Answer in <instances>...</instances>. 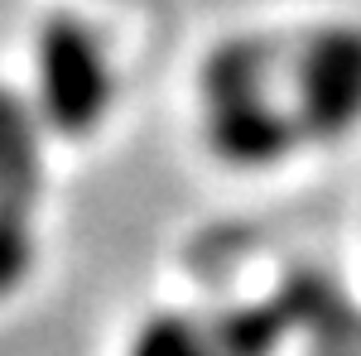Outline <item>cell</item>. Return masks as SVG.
I'll return each mask as SVG.
<instances>
[{
	"label": "cell",
	"mask_w": 361,
	"mask_h": 356,
	"mask_svg": "<svg viewBox=\"0 0 361 356\" xmlns=\"http://www.w3.org/2000/svg\"><path fill=\"white\" fill-rule=\"evenodd\" d=\"M275 78L279 49L260 34L226 39L202 63V135L231 168H270L304 140Z\"/></svg>",
	"instance_id": "obj_1"
},
{
	"label": "cell",
	"mask_w": 361,
	"mask_h": 356,
	"mask_svg": "<svg viewBox=\"0 0 361 356\" xmlns=\"http://www.w3.org/2000/svg\"><path fill=\"white\" fill-rule=\"evenodd\" d=\"M116 102V68L102 29L58 10L34 34V106L54 135H92Z\"/></svg>",
	"instance_id": "obj_2"
},
{
	"label": "cell",
	"mask_w": 361,
	"mask_h": 356,
	"mask_svg": "<svg viewBox=\"0 0 361 356\" xmlns=\"http://www.w3.org/2000/svg\"><path fill=\"white\" fill-rule=\"evenodd\" d=\"M284 73L304 140L337 145L361 125V25L333 20L308 29Z\"/></svg>",
	"instance_id": "obj_3"
},
{
	"label": "cell",
	"mask_w": 361,
	"mask_h": 356,
	"mask_svg": "<svg viewBox=\"0 0 361 356\" xmlns=\"http://www.w3.org/2000/svg\"><path fill=\"white\" fill-rule=\"evenodd\" d=\"M44 130L34 97L0 82V202L34 207L44 188Z\"/></svg>",
	"instance_id": "obj_4"
},
{
	"label": "cell",
	"mask_w": 361,
	"mask_h": 356,
	"mask_svg": "<svg viewBox=\"0 0 361 356\" xmlns=\"http://www.w3.org/2000/svg\"><path fill=\"white\" fill-rule=\"evenodd\" d=\"M207 332L217 342V356H275L294 337L275 294L270 299H250V303H231L222 313H212Z\"/></svg>",
	"instance_id": "obj_5"
},
{
	"label": "cell",
	"mask_w": 361,
	"mask_h": 356,
	"mask_svg": "<svg viewBox=\"0 0 361 356\" xmlns=\"http://www.w3.org/2000/svg\"><path fill=\"white\" fill-rule=\"evenodd\" d=\"M126 356H217V342L207 323H197L188 313H154L135 328Z\"/></svg>",
	"instance_id": "obj_6"
},
{
	"label": "cell",
	"mask_w": 361,
	"mask_h": 356,
	"mask_svg": "<svg viewBox=\"0 0 361 356\" xmlns=\"http://www.w3.org/2000/svg\"><path fill=\"white\" fill-rule=\"evenodd\" d=\"M34 255H39V241H34L29 207H20V202H0V303L29 279Z\"/></svg>",
	"instance_id": "obj_7"
},
{
	"label": "cell",
	"mask_w": 361,
	"mask_h": 356,
	"mask_svg": "<svg viewBox=\"0 0 361 356\" xmlns=\"http://www.w3.org/2000/svg\"><path fill=\"white\" fill-rule=\"evenodd\" d=\"M304 356H361V308H342L323 328L304 332Z\"/></svg>",
	"instance_id": "obj_8"
}]
</instances>
